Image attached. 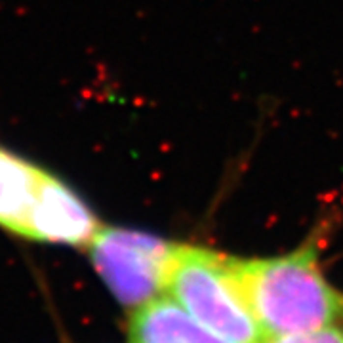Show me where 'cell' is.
<instances>
[{
  "instance_id": "cell-1",
  "label": "cell",
  "mask_w": 343,
  "mask_h": 343,
  "mask_svg": "<svg viewBox=\"0 0 343 343\" xmlns=\"http://www.w3.org/2000/svg\"><path fill=\"white\" fill-rule=\"evenodd\" d=\"M236 279L265 338L343 324V292L309 242L282 256L233 257Z\"/></svg>"
},
{
  "instance_id": "cell-2",
  "label": "cell",
  "mask_w": 343,
  "mask_h": 343,
  "mask_svg": "<svg viewBox=\"0 0 343 343\" xmlns=\"http://www.w3.org/2000/svg\"><path fill=\"white\" fill-rule=\"evenodd\" d=\"M166 292L200 324L234 343H259L265 334L236 279L233 256L177 244Z\"/></svg>"
},
{
  "instance_id": "cell-3",
  "label": "cell",
  "mask_w": 343,
  "mask_h": 343,
  "mask_svg": "<svg viewBox=\"0 0 343 343\" xmlns=\"http://www.w3.org/2000/svg\"><path fill=\"white\" fill-rule=\"evenodd\" d=\"M88 250L92 265L113 296L138 309L166 290L177 244L136 229L99 227Z\"/></svg>"
},
{
  "instance_id": "cell-4",
  "label": "cell",
  "mask_w": 343,
  "mask_h": 343,
  "mask_svg": "<svg viewBox=\"0 0 343 343\" xmlns=\"http://www.w3.org/2000/svg\"><path fill=\"white\" fill-rule=\"evenodd\" d=\"M99 227L90 206L59 177L46 173L32 206L27 238L88 248Z\"/></svg>"
},
{
  "instance_id": "cell-5",
  "label": "cell",
  "mask_w": 343,
  "mask_h": 343,
  "mask_svg": "<svg viewBox=\"0 0 343 343\" xmlns=\"http://www.w3.org/2000/svg\"><path fill=\"white\" fill-rule=\"evenodd\" d=\"M130 343H234L193 318L173 299L155 297L134 309Z\"/></svg>"
},
{
  "instance_id": "cell-6",
  "label": "cell",
  "mask_w": 343,
  "mask_h": 343,
  "mask_svg": "<svg viewBox=\"0 0 343 343\" xmlns=\"http://www.w3.org/2000/svg\"><path fill=\"white\" fill-rule=\"evenodd\" d=\"M46 170L0 145V227L27 238L32 206Z\"/></svg>"
},
{
  "instance_id": "cell-7",
  "label": "cell",
  "mask_w": 343,
  "mask_h": 343,
  "mask_svg": "<svg viewBox=\"0 0 343 343\" xmlns=\"http://www.w3.org/2000/svg\"><path fill=\"white\" fill-rule=\"evenodd\" d=\"M259 343H343L342 326H326L309 332H297V334H284V336H271L263 338Z\"/></svg>"
}]
</instances>
